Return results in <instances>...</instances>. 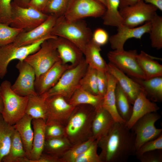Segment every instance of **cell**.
Returning a JSON list of instances; mask_svg holds the SVG:
<instances>
[{
  "mask_svg": "<svg viewBox=\"0 0 162 162\" xmlns=\"http://www.w3.org/2000/svg\"><path fill=\"white\" fill-rule=\"evenodd\" d=\"M98 145L101 162H125L136 151L133 132L125 123L116 122Z\"/></svg>",
  "mask_w": 162,
  "mask_h": 162,
  "instance_id": "1",
  "label": "cell"
},
{
  "mask_svg": "<svg viewBox=\"0 0 162 162\" xmlns=\"http://www.w3.org/2000/svg\"><path fill=\"white\" fill-rule=\"evenodd\" d=\"M95 108L88 105L75 106L64 127V136L72 145L92 137V126Z\"/></svg>",
  "mask_w": 162,
  "mask_h": 162,
  "instance_id": "2",
  "label": "cell"
},
{
  "mask_svg": "<svg viewBox=\"0 0 162 162\" xmlns=\"http://www.w3.org/2000/svg\"><path fill=\"white\" fill-rule=\"evenodd\" d=\"M92 34L85 22L82 20L69 21L63 15L57 18L51 32L52 35L71 41L82 52L87 44L92 40Z\"/></svg>",
  "mask_w": 162,
  "mask_h": 162,
  "instance_id": "3",
  "label": "cell"
},
{
  "mask_svg": "<svg viewBox=\"0 0 162 162\" xmlns=\"http://www.w3.org/2000/svg\"><path fill=\"white\" fill-rule=\"evenodd\" d=\"M0 86L4 105L2 114L4 120L13 125L26 114L28 97L14 92L10 82L7 80L2 82Z\"/></svg>",
  "mask_w": 162,
  "mask_h": 162,
  "instance_id": "4",
  "label": "cell"
},
{
  "mask_svg": "<svg viewBox=\"0 0 162 162\" xmlns=\"http://www.w3.org/2000/svg\"><path fill=\"white\" fill-rule=\"evenodd\" d=\"M88 66L84 58L78 64L67 70L56 84L44 94L46 98L54 95H60L68 101L80 87V81Z\"/></svg>",
  "mask_w": 162,
  "mask_h": 162,
  "instance_id": "5",
  "label": "cell"
},
{
  "mask_svg": "<svg viewBox=\"0 0 162 162\" xmlns=\"http://www.w3.org/2000/svg\"><path fill=\"white\" fill-rule=\"evenodd\" d=\"M57 37L44 41L37 51L29 55L24 60L34 69L35 78L46 71L56 62L61 60L57 50Z\"/></svg>",
  "mask_w": 162,
  "mask_h": 162,
  "instance_id": "6",
  "label": "cell"
},
{
  "mask_svg": "<svg viewBox=\"0 0 162 162\" xmlns=\"http://www.w3.org/2000/svg\"><path fill=\"white\" fill-rule=\"evenodd\" d=\"M57 36L52 35L41 39L30 45L17 46L13 43L0 46V79H2L7 72V68L12 61H23L28 56L37 51L45 40Z\"/></svg>",
  "mask_w": 162,
  "mask_h": 162,
  "instance_id": "7",
  "label": "cell"
},
{
  "mask_svg": "<svg viewBox=\"0 0 162 162\" xmlns=\"http://www.w3.org/2000/svg\"><path fill=\"white\" fill-rule=\"evenodd\" d=\"M11 6V18L9 26L22 29L24 32L38 27L49 16L30 7L23 8L18 6L13 1Z\"/></svg>",
  "mask_w": 162,
  "mask_h": 162,
  "instance_id": "8",
  "label": "cell"
},
{
  "mask_svg": "<svg viewBox=\"0 0 162 162\" xmlns=\"http://www.w3.org/2000/svg\"><path fill=\"white\" fill-rule=\"evenodd\" d=\"M161 117L157 112H151L140 118L132 126L130 130L134 136L136 151L146 142L162 134V129L155 126Z\"/></svg>",
  "mask_w": 162,
  "mask_h": 162,
  "instance_id": "9",
  "label": "cell"
},
{
  "mask_svg": "<svg viewBox=\"0 0 162 162\" xmlns=\"http://www.w3.org/2000/svg\"><path fill=\"white\" fill-rule=\"evenodd\" d=\"M106 10V7L97 0H70L63 16L68 20L75 21L102 16Z\"/></svg>",
  "mask_w": 162,
  "mask_h": 162,
  "instance_id": "10",
  "label": "cell"
},
{
  "mask_svg": "<svg viewBox=\"0 0 162 162\" xmlns=\"http://www.w3.org/2000/svg\"><path fill=\"white\" fill-rule=\"evenodd\" d=\"M157 8L141 0L136 4L119 9L122 25L135 27L150 21L156 13Z\"/></svg>",
  "mask_w": 162,
  "mask_h": 162,
  "instance_id": "11",
  "label": "cell"
},
{
  "mask_svg": "<svg viewBox=\"0 0 162 162\" xmlns=\"http://www.w3.org/2000/svg\"><path fill=\"white\" fill-rule=\"evenodd\" d=\"M136 50H115L109 52L107 58L111 63L130 77L145 79L137 60Z\"/></svg>",
  "mask_w": 162,
  "mask_h": 162,
  "instance_id": "12",
  "label": "cell"
},
{
  "mask_svg": "<svg viewBox=\"0 0 162 162\" xmlns=\"http://www.w3.org/2000/svg\"><path fill=\"white\" fill-rule=\"evenodd\" d=\"M46 100L47 107L46 124H57L65 126L75 106L59 95L49 97Z\"/></svg>",
  "mask_w": 162,
  "mask_h": 162,
  "instance_id": "13",
  "label": "cell"
},
{
  "mask_svg": "<svg viewBox=\"0 0 162 162\" xmlns=\"http://www.w3.org/2000/svg\"><path fill=\"white\" fill-rule=\"evenodd\" d=\"M16 67L18 70L19 75L11 85L13 91L22 96L37 95L34 87L36 76L33 68L24 60L19 61Z\"/></svg>",
  "mask_w": 162,
  "mask_h": 162,
  "instance_id": "14",
  "label": "cell"
},
{
  "mask_svg": "<svg viewBox=\"0 0 162 162\" xmlns=\"http://www.w3.org/2000/svg\"><path fill=\"white\" fill-rule=\"evenodd\" d=\"M73 66H74L70 64H64L61 60L56 62L46 71L35 79L34 87L37 94H44L54 87L63 73Z\"/></svg>",
  "mask_w": 162,
  "mask_h": 162,
  "instance_id": "15",
  "label": "cell"
},
{
  "mask_svg": "<svg viewBox=\"0 0 162 162\" xmlns=\"http://www.w3.org/2000/svg\"><path fill=\"white\" fill-rule=\"evenodd\" d=\"M58 17L50 15L46 20L34 29L19 34L13 43L17 46H22L32 44L46 37L51 36V31Z\"/></svg>",
  "mask_w": 162,
  "mask_h": 162,
  "instance_id": "16",
  "label": "cell"
},
{
  "mask_svg": "<svg viewBox=\"0 0 162 162\" xmlns=\"http://www.w3.org/2000/svg\"><path fill=\"white\" fill-rule=\"evenodd\" d=\"M151 27L150 21L139 26L130 28L122 25L117 27V32L109 38L111 47L113 50L124 49V46L129 39H140L143 35L149 33Z\"/></svg>",
  "mask_w": 162,
  "mask_h": 162,
  "instance_id": "17",
  "label": "cell"
},
{
  "mask_svg": "<svg viewBox=\"0 0 162 162\" xmlns=\"http://www.w3.org/2000/svg\"><path fill=\"white\" fill-rule=\"evenodd\" d=\"M34 135L32 147L29 157L20 159L18 162H34L44 151L45 137L46 121L41 118L33 119L32 122Z\"/></svg>",
  "mask_w": 162,
  "mask_h": 162,
  "instance_id": "18",
  "label": "cell"
},
{
  "mask_svg": "<svg viewBox=\"0 0 162 162\" xmlns=\"http://www.w3.org/2000/svg\"><path fill=\"white\" fill-rule=\"evenodd\" d=\"M56 42L57 50L63 63L75 66L84 58L82 51L71 41L58 37Z\"/></svg>",
  "mask_w": 162,
  "mask_h": 162,
  "instance_id": "19",
  "label": "cell"
},
{
  "mask_svg": "<svg viewBox=\"0 0 162 162\" xmlns=\"http://www.w3.org/2000/svg\"><path fill=\"white\" fill-rule=\"evenodd\" d=\"M107 65L108 72L116 79L122 89L133 105L141 91L140 87L137 82L113 64L109 62Z\"/></svg>",
  "mask_w": 162,
  "mask_h": 162,
  "instance_id": "20",
  "label": "cell"
},
{
  "mask_svg": "<svg viewBox=\"0 0 162 162\" xmlns=\"http://www.w3.org/2000/svg\"><path fill=\"white\" fill-rule=\"evenodd\" d=\"M133 105L131 115L125 123L127 127L130 130L140 118L147 114L157 112L159 109L157 105L149 100L141 89Z\"/></svg>",
  "mask_w": 162,
  "mask_h": 162,
  "instance_id": "21",
  "label": "cell"
},
{
  "mask_svg": "<svg viewBox=\"0 0 162 162\" xmlns=\"http://www.w3.org/2000/svg\"><path fill=\"white\" fill-rule=\"evenodd\" d=\"M115 122L112 116L101 105L96 108L92 123V137L98 142L107 133Z\"/></svg>",
  "mask_w": 162,
  "mask_h": 162,
  "instance_id": "22",
  "label": "cell"
},
{
  "mask_svg": "<svg viewBox=\"0 0 162 162\" xmlns=\"http://www.w3.org/2000/svg\"><path fill=\"white\" fill-rule=\"evenodd\" d=\"M106 74L108 79V87L106 92L103 97L101 106L110 114L115 122L125 123L118 113L116 106L115 89L117 81L108 72H107Z\"/></svg>",
  "mask_w": 162,
  "mask_h": 162,
  "instance_id": "23",
  "label": "cell"
},
{
  "mask_svg": "<svg viewBox=\"0 0 162 162\" xmlns=\"http://www.w3.org/2000/svg\"><path fill=\"white\" fill-rule=\"evenodd\" d=\"M137 82L146 97L153 102L162 100V76L148 79L137 78L130 77Z\"/></svg>",
  "mask_w": 162,
  "mask_h": 162,
  "instance_id": "24",
  "label": "cell"
},
{
  "mask_svg": "<svg viewBox=\"0 0 162 162\" xmlns=\"http://www.w3.org/2000/svg\"><path fill=\"white\" fill-rule=\"evenodd\" d=\"M33 118L26 114L13 126L19 133L28 158L32 147L34 132L32 124Z\"/></svg>",
  "mask_w": 162,
  "mask_h": 162,
  "instance_id": "25",
  "label": "cell"
},
{
  "mask_svg": "<svg viewBox=\"0 0 162 162\" xmlns=\"http://www.w3.org/2000/svg\"><path fill=\"white\" fill-rule=\"evenodd\" d=\"M100 47L92 39L85 46L83 53L88 66L105 73L108 71V65L101 55Z\"/></svg>",
  "mask_w": 162,
  "mask_h": 162,
  "instance_id": "26",
  "label": "cell"
},
{
  "mask_svg": "<svg viewBox=\"0 0 162 162\" xmlns=\"http://www.w3.org/2000/svg\"><path fill=\"white\" fill-rule=\"evenodd\" d=\"M137 60L145 79L162 76V65L152 56L141 50L137 55Z\"/></svg>",
  "mask_w": 162,
  "mask_h": 162,
  "instance_id": "27",
  "label": "cell"
},
{
  "mask_svg": "<svg viewBox=\"0 0 162 162\" xmlns=\"http://www.w3.org/2000/svg\"><path fill=\"white\" fill-rule=\"evenodd\" d=\"M28 97L26 114L33 119L41 118L46 121L47 107L46 100V98L44 94Z\"/></svg>",
  "mask_w": 162,
  "mask_h": 162,
  "instance_id": "28",
  "label": "cell"
},
{
  "mask_svg": "<svg viewBox=\"0 0 162 162\" xmlns=\"http://www.w3.org/2000/svg\"><path fill=\"white\" fill-rule=\"evenodd\" d=\"M103 99V97L100 95L94 94L80 87L75 90L68 101L75 106L86 104L96 108L101 105Z\"/></svg>",
  "mask_w": 162,
  "mask_h": 162,
  "instance_id": "29",
  "label": "cell"
},
{
  "mask_svg": "<svg viewBox=\"0 0 162 162\" xmlns=\"http://www.w3.org/2000/svg\"><path fill=\"white\" fill-rule=\"evenodd\" d=\"M15 130L13 125L7 122L0 113V162L9 152Z\"/></svg>",
  "mask_w": 162,
  "mask_h": 162,
  "instance_id": "30",
  "label": "cell"
},
{
  "mask_svg": "<svg viewBox=\"0 0 162 162\" xmlns=\"http://www.w3.org/2000/svg\"><path fill=\"white\" fill-rule=\"evenodd\" d=\"M72 146L64 136L46 139L43 153L60 158Z\"/></svg>",
  "mask_w": 162,
  "mask_h": 162,
  "instance_id": "31",
  "label": "cell"
},
{
  "mask_svg": "<svg viewBox=\"0 0 162 162\" xmlns=\"http://www.w3.org/2000/svg\"><path fill=\"white\" fill-rule=\"evenodd\" d=\"M106 10L102 16L103 24L117 27L122 25V20L119 12L120 0H105Z\"/></svg>",
  "mask_w": 162,
  "mask_h": 162,
  "instance_id": "32",
  "label": "cell"
},
{
  "mask_svg": "<svg viewBox=\"0 0 162 162\" xmlns=\"http://www.w3.org/2000/svg\"><path fill=\"white\" fill-rule=\"evenodd\" d=\"M115 98L117 111L126 123L131 117L133 106L118 83L115 89Z\"/></svg>",
  "mask_w": 162,
  "mask_h": 162,
  "instance_id": "33",
  "label": "cell"
},
{
  "mask_svg": "<svg viewBox=\"0 0 162 162\" xmlns=\"http://www.w3.org/2000/svg\"><path fill=\"white\" fill-rule=\"evenodd\" d=\"M26 157V153L20 135L15 130L8 153L2 159L3 162H18L20 159Z\"/></svg>",
  "mask_w": 162,
  "mask_h": 162,
  "instance_id": "34",
  "label": "cell"
},
{
  "mask_svg": "<svg viewBox=\"0 0 162 162\" xmlns=\"http://www.w3.org/2000/svg\"><path fill=\"white\" fill-rule=\"evenodd\" d=\"M150 21L149 33L152 46L160 49L162 48V17L156 13Z\"/></svg>",
  "mask_w": 162,
  "mask_h": 162,
  "instance_id": "35",
  "label": "cell"
},
{
  "mask_svg": "<svg viewBox=\"0 0 162 162\" xmlns=\"http://www.w3.org/2000/svg\"><path fill=\"white\" fill-rule=\"evenodd\" d=\"M95 140L91 137L86 140L72 145L60 158L61 162H75L77 157L85 152Z\"/></svg>",
  "mask_w": 162,
  "mask_h": 162,
  "instance_id": "36",
  "label": "cell"
},
{
  "mask_svg": "<svg viewBox=\"0 0 162 162\" xmlns=\"http://www.w3.org/2000/svg\"><path fill=\"white\" fill-rule=\"evenodd\" d=\"M80 87L96 95H98L97 70L88 66L80 83Z\"/></svg>",
  "mask_w": 162,
  "mask_h": 162,
  "instance_id": "37",
  "label": "cell"
},
{
  "mask_svg": "<svg viewBox=\"0 0 162 162\" xmlns=\"http://www.w3.org/2000/svg\"><path fill=\"white\" fill-rule=\"evenodd\" d=\"M70 0H49L42 12L58 18L64 15Z\"/></svg>",
  "mask_w": 162,
  "mask_h": 162,
  "instance_id": "38",
  "label": "cell"
},
{
  "mask_svg": "<svg viewBox=\"0 0 162 162\" xmlns=\"http://www.w3.org/2000/svg\"><path fill=\"white\" fill-rule=\"evenodd\" d=\"M24 31L0 23V46L13 43L18 35Z\"/></svg>",
  "mask_w": 162,
  "mask_h": 162,
  "instance_id": "39",
  "label": "cell"
},
{
  "mask_svg": "<svg viewBox=\"0 0 162 162\" xmlns=\"http://www.w3.org/2000/svg\"><path fill=\"white\" fill-rule=\"evenodd\" d=\"M98 142L95 140L90 146L79 156L75 162H101L97 153Z\"/></svg>",
  "mask_w": 162,
  "mask_h": 162,
  "instance_id": "40",
  "label": "cell"
},
{
  "mask_svg": "<svg viewBox=\"0 0 162 162\" xmlns=\"http://www.w3.org/2000/svg\"><path fill=\"white\" fill-rule=\"evenodd\" d=\"M156 150H162V134L144 143L135 152L134 155L137 157L146 152Z\"/></svg>",
  "mask_w": 162,
  "mask_h": 162,
  "instance_id": "41",
  "label": "cell"
},
{
  "mask_svg": "<svg viewBox=\"0 0 162 162\" xmlns=\"http://www.w3.org/2000/svg\"><path fill=\"white\" fill-rule=\"evenodd\" d=\"M12 0H0V23L9 26L11 21Z\"/></svg>",
  "mask_w": 162,
  "mask_h": 162,
  "instance_id": "42",
  "label": "cell"
},
{
  "mask_svg": "<svg viewBox=\"0 0 162 162\" xmlns=\"http://www.w3.org/2000/svg\"><path fill=\"white\" fill-rule=\"evenodd\" d=\"M64 126L57 124H46V139L64 136Z\"/></svg>",
  "mask_w": 162,
  "mask_h": 162,
  "instance_id": "43",
  "label": "cell"
},
{
  "mask_svg": "<svg viewBox=\"0 0 162 162\" xmlns=\"http://www.w3.org/2000/svg\"><path fill=\"white\" fill-rule=\"evenodd\" d=\"M137 158L141 162H162V150L148 152Z\"/></svg>",
  "mask_w": 162,
  "mask_h": 162,
  "instance_id": "44",
  "label": "cell"
},
{
  "mask_svg": "<svg viewBox=\"0 0 162 162\" xmlns=\"http://www.w3.org/2000/svg\"><path fill=\"white\" fill-rule=\"evenodd\" d=\"M106 72L97 70L98 95L102 97H103L105 94L108 87V79Z\"/></svg>",
  "mask_w": 162,
  "mask_h": 162,
  "instance_id": "45",
  "label": "cell"
},
{
  "mask_svg": "<svg viewBox=\"0 0 162 162\" xmlns=\"http://www.w3.org/2000/svg\"><path fill=\"white\" fill-rule=\"evenodd\" d=\"M109 35L104 29L99 28L92 34V40L100 46L106 44L109 40Z\"/></svg>",
  "mask_w": 162,
  "mask_h": 162,
  "instance_id": "46",
  "label": "cell"
},
{
  "mask_svg": "<svg viewBox=\"0 0 162 162\" xmlns=\"http://www.w3.org/2000/svg\"><path fill=\"white\" fill-rule=\"evenodd\" d=\"M49 0H30L28 7L43 12Z\"/></svg>",
  "mask_w": 162,
  "mask_h": 162,
  "instance_id": "47",
  "label": "cell"
},
{
  "mask_svg": "<svg viewBox=\"0 0 162 162\" xmlns=\"http://www.w3.org/2000/svg\"><path fill=\"white\" fill-rule=\"evenodd\" d=\"M34 162H61L60 158L43 153L39 158Z\"/></svg>",
  "mask_w": 162,
  "mask_h": 162,
  "instance_id": "48",
  "label": "cell"
},
{
  "mask_svg": "<svg viewBox=\"0 0 162 162\" xmlns=\"http://www.w3.org/2000/svg\"><path fill=\"white\" fill-rule=\"evenodd\" d=\"M141 0H120L119 9L133 5Z\"/></svg>",
  "mask_w": 162,
  "mask_h": 162,
  "instance_id": "49",
  "label": "cell"
},
{
  "mask_svg": "<svg viewBox=\"0 0 162 162\" xmlns=\"http://www.w3.org/2000/svg\"><path fill=\"white\" fill-rule=\"evenodd\" d=\"M146 3L151 4L162 11V0H142Z\"/></svg>",
  "mask_w": 162,
  "mask_h": 162,
  "instance_id": "50",
  "label": "cell"
},
{
  "mask_svg": "<svg viewBox=\"0 0 162 162\" xmlns=\"http://www.w3.org/2000/svg\"><path fill=\"white\" fill-rule=\"evenodd\" d=\"M30 0H12V1L16 5L23 8L28 7Z\"/></svg>",
  "mask_w": 162,
  "mask_h": 162,
  "instance_id": "51",
  "label": "cell"
},
{
  "mask_svg": "<svg viewBox=\"0 0 162 162\" xmlns=\"http://www.w3.org/2000/svg\"><path fill=\"white\" fill-rule=\"evenodd\" d=\"M3 102L1 88L0 85V113H2L3 109Z\"/></svg>",
  "mask_w": 162,
  "mask_h": 162,
  "instance_id": "52",
  "label": "cell"
},
{
  "mask_svg": "<svg viewBox=\"0 0 162 162\" xmlns=\"http://www.w3.org/2000/svg\"><path fill=\"white\" fill-rule=\"evenodd\" d=\"M98 1H99L103 4H104L106 7V3L105 0H97Z\"/></svg>",
  "mask_w": 162,
  "mask_h": 162,
  "instance_id": "53",
  "label": "cell"
}]
</instances>
